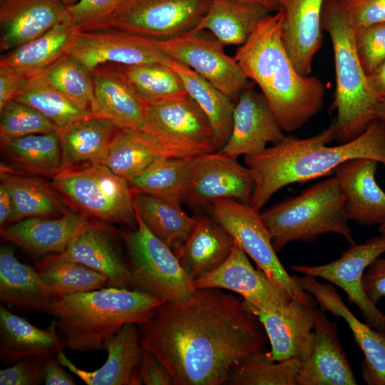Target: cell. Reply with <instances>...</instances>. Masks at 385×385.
Listing matches in <instances>:
<instances>
[{
    "instance_id": "obj_30",
    "label": "cell",
    "mask_w": 385,
    "mask_h": 385,
    "mask_svg": "<svg viewBox=\"0 0 385 385\" xmlns=\"http://www.w3.org/2000/svg\"><path fill=\"white\" fill-rule=\"evenodd\" d=\"M80 30L69 21L3 56L0 65L11 66L29 78L44 73L76 46Z\"/></svg>"
},
{
    "instance_id": "obj_4",
    "label": "cell",
    "mask_w": 385,
    "mask_h": 385,
    "mask_svg": "<svg viewBox=\"0 0 385 385\" xmlns=\"http://www.w3.org/2000/svg\"><path fill=\"white\" fill-rule=\"evenodd\" d=\"M165 302L138 290L108 286L56 297L46 312L56 320L66 348L90 351L103 349L104 341L125 324L147 321Z\"/></svg>"
},
{
    "instance_id": "obj_16",
    "label": "cell",
    "mask_w": 385,
    "mask_h": 385,
    "mask_svg": "<svg viewBox=\"0 0 385 385\" xmlns=\"http://www.w3.org/2000/svg\"><path fill=\"white\" fill-rule=\"evenodd\" d=\"M193 284L196 289L231 291L239 294L247 304L265 310L279 308L292 299L262 270L254 268L247 254L236 245L219 267L195 280Z\"/></svg>"
},
{
    "instance_id": "obj_59",
    "label": "cell",
    "mask_w": 385,
    "mask_h": 385,
    "mask_svg": "<svg viewBox=\"0 0 385 385\" xmlns=\"http://www.w3.org/2000/svg\"><path fill=\"white\" fill-rule=\"evenodd\" d=\"M379 232L381 235H385V222L379 225Z\"/></svg>"
},
{
    "instance_id": "obj_22",
    "label": "cell",
    "mask_w": 385,
    "mask_h": 385,
    "mask_svg": "<svg viewBox=\"0 0 385 385\" xmlns=\"http://www.w3.org/2000/svg\"><path fill=\"white\" fill-rule=\"evenodd\" d=\"M379 162L355 158L334 170L349 220L363 225H380L385 222V191L376 180Z\"/></svg>"
},
{
    "instance_id": "obj_57",
    "label": "cell",
    "mask_w": 385,
    "mask_h": 385,
    "mask_svg": "<svg viewBox=\"0 0 385 385\" xmlns=\"http://www.w3.org/2000/svg\"><path fill=\"white\" fill-rule=\"evenodd\" d=\"M376 119L380 120L385 125V98H381L376 110Z\"/></svg>"
},
{
    "instance_id": "obj_8",
    "label": "cell",
    "mask_w": 385,
    "mask_h": 385,
    "mask_svg": "<svg viewBox=\"0 0 385 385\" xmlns=\"http://www.w3.org/2000/svg\"><path fill=\"white\" fill-rule=\"evenodd\" d=\"M135 217V228L122 233L133 289L166 302L190 297L197 289L174 251L154 235L136 213Z\"/></svg>"
},
{
    "instance_id": "obj_51",
    "label": "cell",
    "mask_w": 385,
    "mask_h": 385,
    "mask_svg": "<svg viewBox=\"0 0 385 385\" xmlns=\"http://www.w3.org/2000/svg\"><path fill=\"white\" fill-rule=\"evenodd\" d=\"M363 286L374 304L385 297V258L379 256L368 266L363 276Z\"/></svg>"
},
{
    "instance_id": "obj_42",
    "label": "cell",
    "mask_w": 385,
    "mask_h": 385,
    "mask_svg": "<svg viewBox=\"0 0 385 385\" xmlns=\"http://www.w3.org/2000/svg\"><path fill=\"white\" fill-rule=\"evenodd\" d=\"M34 267L56 297L99 289L109 284L105 276L88 267L53 255L44 257Z\"/></svg>"
},
{
    "instance_id": "obj_11",
    "label": "cell",
    "mask_w": 385,
    "mask_h": 385,
    "mask_svg": "<svg viewBox=\"0 0 385 385\" xmlns=\"http://www.w3.org/2000/svg\"><path fill=\"white\" fill-rule=\"evenodd\" d=\"M385 252V235L373 237L361 244H353L337 260L321 265H292L289 267L302 275L322 278L335 284L355 304L366 323L385 332V315L365 293L363 276L368 266Z\"/></svg>"
},
{
    "instance_id": "obj_33",
    "label": "cell",
    "mask_w": 385,
    "mask_h": 385,
    "mask_svg": "<svg viewBox=\"0 0 385 385\" xmlns=\"http://www.w3.org/2000/svg\"><path fill=\"white\" fill-rule=\"evenodd\" d=\"M270 11L263 6L238 0H211L194 32L210 31L224 46L242 45L255 24Z\"/></svg>"
},
{
    "instance_id": "obj_26",
    "label": "cell",
    "mask_w": 385,
    "mask_h": 385,
    "mask_svg": "<svg viewBox=\"0 0 385 385\" xmlns=\"http://www.w3.org/2000/svg\"><path fill=\"white\" fill-rule=\"evenodd\" d=\"M283 15L282 38L297 71L309 76L322 41V15L325 0H277Z\"/></svg>"
},
{
    "instance_id": "obj_3",
    "label": "cell",
    "mask_w": 385,
    "mask_h": 385,
    "mask_svg": "<svg viewBox=\"0 0 385 385\" xmlns=\"http://www.w3.org/2000/svg\"><path fill=\"white\" fill-rule=\"evenodd\" d=\"M282 21L279 9L265 16L234 57L245 77L260 88L282 130L291 133L319 112L325 86L319 78L297 71L283 44Z\"/></svg>"
},
{
    "instance_id": "obj_46",
    "label": "cell",
    "mask_w": 385,
    "mask_h": 385,
    "mask_svg": "<svg viewBox=\"0 0 385 385\" xmlns=\"http://www.w3.org/2000/svg\"><path fill=\"white\" fill-rule=\"evenodd\" d=\"M354 32L359 58L366 73L369 74L385 61V22Z\"/></svg>"
},
{
    "instance_id": "obj_27",
    "label": "cell",
    "mask_w": 385,
    "mask_h": 385,
    "mask_svg": "<svg viewBox=\"0 0 385 385\" xmlns=\"http://www.w3.org/2000/svg\"><path fill=\"white\" fill-rule=\"evenodd\" d=\"M195 155L189 150L163 143L139 129H119L99 163L128 180L163 157Z\"/></svg>"
},
{
    "instance_id": "obj_24",
    "label": "cell",
    "mask_w": 385,
    "mask_h": 385,
    "mask_svg": "<svg viewBox=\"0 0 385 385\" xmlns=\"http://www.w3.org/2000/svg\"><path fill=\"white\" fill-rule=\"evenodd\" d=\"M89 222L77 211L56 217L22 219L1 228V235L30 255L48 256L63 252L73 238Z\"/></svg>"
},
{
    "instance_id": "obj_7",
    "label": "cell",
    "mask_w": 385,
    "mask_h": 385,
    "mask_svg": "<svg viewBox=\"0 0 385 385\" xmlns=\"http://www.w3.org/2000/svg\"><path fill=\"white\" fill-rule=\"evenodd\" d=\"M56 190L88 218L133 225L135 194L125 178L100 163L68 168L53 177Z\"/></svg>"
},
{
    "instance_id": "obj_9",
    "label": "cell",
    "mask_w": 385,
    "mask_h": 385,
    "mask_svg": "<svg viewBox=\"0 0 385 385\" xmlns=\"http://www.w3.org/2000/svg\"><path fill=\"white\" fill-rule=\"evenodd\" d=\"M211 0H123L81 31L115 29L158 41L193 31Z\"/></svg>"
},
{
    "instance_id": "obj_37",
    "label": "cell",
    "mask_w": 385,
    "mask_h": 385,
    "mask_svg": "<svg viewBox=\"0 0 385 385\" xmlns=\"http://www.w3.org/2000/svg\"><path fill=\"white\" fill-rule=\"evenodd\" d=\"M135 213L149 230L178 254L197 223L181 203L138 193L134 196Z\"/></svg>"
},
{
    "instance_id": "obj_12",
    "label": "cell",
    "mask_w": 385,
    "mask_h": 385,
    "mask_svg": "<svg viewBox=\"0 0 385 385\" xmlns=\"http://www.w3.org/2000/svg\"><path fill=\"white\" fill-rule=\"evenodd\" d=\"M139 130L196 155L215 151L210 123L188 93L146 103Z\"/></svg>"
},
{
    "instance_id": "obj_34",
    "label": "cell",
    "mask_w": 385,
    "mask_h": 385,
    "mask_svg": "<svg viewBox=\"0 0 385 385\" xmlns=\"http://www.w3.org/2000/svg\"><path fill=\"white\" fill-rule=\"evenodd\" d=\"M1 183L8 188L14 207L12 222L34 217H56L68 211L61 195L43 180L16 173L1 165Z\"/></svg>"
},
{
    "instance_id": "obj_39",
    "label": "cell",
    "mask_w": 385,
    "mask_h": 385,
    "mask_svg": "<svg viewBox=\"0 0 385 385\" xmlns=\"http://www.w3.org/2000/svg\"><path fill=\"white\" fill-rule=\"evenodd\" d=\"M4 155L31 173L55 176L63 170L60 133H34L1 141Z\"/></svg>"
},
{
    "instance_id": "obj_15",
    "label": "cell",
    "mask_w": 385,
    "mask_h": 385,
    "mask_svg": "<svg viewBox=\"0 0 385 385\" xmlns=\"http://www.w3.org/2000/svg\"><path fill=\"white\" fill-rule=\"evenodd\" d=\"M194 161V180L185 202L196 207H210L219 199L249 204L255 179L246 165L220 150L197 155Z\"/></svg>"
},
{
    "instance_id": "obj_58",
    "label": "cell",
    "mask_w": 385,
    "mask_h": 385,
    "mask_svg": "<svg viewBox=\"0 0 385 385\" xmlns=\"http://www.w3.org/2000/svg\"><path fill=\"white\" fill-rule=\"evenodd\" d=\"M78 1V0H61L62 3L66 6V7L74 4Z\"/></svg>"
},
{
    "instance_id": "obj_19",
    "label": "cell",
    "mask_w": 385,
    "mask_h": 385,
    "mask_svg": "<svg viewBox=\"0 0 385 385\" xmlns=\"http://www.w3.org/2000/svg\"><path fill=\"white\" fill-rule=\"evenodd\" d=\"M284 133L265 96L247 84L235 102L231 133L220 151L235 158L255 155L282 140Z\"/></svg>"
},
{
    "instance_id": "obj_21",
    "label": "cell",
    "mask_w": 385,
    "mask_h": 385,
    "mask_svg": "<svg viewBox=\"0 0 385 385\" xmlns=\"http://www.w3.org/2000/svg\"><path fill=\"white\" fill-rule=\"evenodd\" d=\"M108 353L106 362L94 371L78 368L61 351L58 355L60 364L78 376L88 385L141 384L138 367L142 359L143 347L138 325L128 323L103 342Z\"/></svg>"
},
{
    "instance_id": "obj_14",
    "label": "cell",
    "mask_w": 385,
    "mask_h": 385,
    "mask_svg": "<svg viewBox=\"0 0 385 385\" xmlns=\"http://www.w3.org/2000/svg\"><path fill=\"white\" fill-rule=\"evenodd\" d=\"M70 54L91 71L108 63L168 65L170 60L159 41L115 29L80 31Z\"/></svg>"
},
{
    "instance_id": "obj_28",
    "label": "cell",
    "mask_w": 385,
    "mask_h": 385,
    "mask_svg": "<svg viewBox=\"0 0 385 385\" xmlns=\"http://www.w3.org/2000/svg\"><path fill=\"white\" fill-rule=\"evenodd\" d=\"M66 348L56 320L46 329L38 328L4 307H0V356L10 364L29 356H57Z\"/></svg>"
},
{
    "instance_id": "obj_38",
    "label": "cell",
    "mask_w": 385,
    "mask_h": 385,
    "mask_svg": "<svg viewBox=\"0 0 385 385\" xmlns=\"http://www.w3.org/2000/svg\"><path fill=\"white\" fill-rule=\"evenodd\" d=\"M120 128L109 120L91 117L60 133L63 170L81 163H99L115 133Z\"/></svg>"
},
{
    "instance_id": "obj_45",
    "label": "cell",
    "mask_w": 385,
    "mask_h": 385,
    "mask_svg": "<svg viewBox=\"0 0 385 385\" xmlns=\"http://www.w3.org/2000/svg\"><path fill=\"white\" fill-rule=\"evenodd\" d=\"M58 133L56 125L35 108L13 99L0 109V140L34 133Z\"/></svg>"
},
{
    "instance_id": "obj_17",
    "label": "cell",
    "mask_w": 385,
    "mask_h": 385,
    "mask_svg": "<svg viewBox=\"0 0 385 385\" xmlns=\"http://www.w3.org/2000/svg\"><path fill=\"white\" fill-rule=\"evenodd\" d=\"M302 289L309 293L323 311L342 317L351 330L364 359L361 375L369 385H385V332L358 319L343 301L334 286L320 282L309 275L292 276Z\"/></svg>"
},
{
    "instance_id": "obj_13",
    "label": "cell",
    "mask_w": 385,
    "mask_h": 385,
    "mask_svg": "<svg viewBox=\"0 0 385 385\" xmlns=\"http://www.w3.org/2000/svg\"><path fill=\"white\" fill-rule=\"evenodd\" d=\"M159 44L170 58L188 66L232 99H237L248 84L235 57L226 54L216 38L191 31L159 41Z\"/></svg>"
},
{
    "instance_id": "obj_56",
    "label": "cell",
    "mask_w": 385,
    "mask_h": 385,
    "mask_svg": "<svg viewBox=\"0 0 385 385\" xmlns=\"http://www.w3.org/2000/svg\"><path fill=\"white\" fill-rule=\"evenodd\" d=\"M247 2H252L260 4L271 11H276L278 10V1L277 0H238Z\"/></svg>"
},
{
    "instance_id": "obj_1",
    "label": "cell",
    "mask_w": 385,
    "mask_h": 385,
    "mask_svg": "<svg viewBox=\"0 0 385 385\" xmlns=\"http://www.w3.org/2000/svg\"><path fill=\"white\" fill-rule=\"evenodd\" d=\"M143 349L170 373L174 385L227 384L243 359L265 349L266 333L242 297L202 288L165 302L138 324Z\"/></svg>"
},
{
    "instance_id": "obj_50",
    "label": "cell",
    "mask_w": 385,
    "mask_h": 385,
    "mask_svg": "<svg viewBox=\"0 0 385 385\" xmlns=\"http://www.w3.org/2000/svg\"><path fill=\"white\" fill-rule=\"evenodd\" d=\"M138 374L141 384H173L171 376L165 366L153 354L143 348Z\"/></svg>"
},
{
    "instance_id": "obj_18",
    "label": "cell",
    "mask_w": 385,
    "mask_h": 385,
    "mask_svg": "<svg viewBox=\"0 0 385 385\" xmlns=\"http://www.w3.org/2000/svg\"><path fill=\"white\" fill-rule=\"evenodd\" d=\"M247 305L264 328L274 361L295 359L302 362L309 356L314 344L317 307L293 299L285 305L270 310Z\"/></svg>"
},
{
    "instance_id": "obj_5",
    "label": "cell",
    "mask_w": 385,
    "mask_h": 385,
    "mask_svg": "<svg viewBox=\"0 0 385 385\" xmlns=\"http://www.w3.org/2000/svg\"><path fill=\"white\" fill-rule=\"evenodd\" d=\"M322 29L334 51L336 88L332 107L337 112L334 140L339 144L361 135L376 119L380 98L372 90L355 43L354 29L338 0H325Z\"/></svg>"
},
{
    "instance_id": "obj_20",
    "label": "cell",
    "mask_w": 385,
    "mask_h": 385,
    "mask_svg": "<svg viewBox=\"0 0 385 385\" xmlns=\"http://www.w3.org/2000/svg\"><path fill=\"white\" fill-rule=\"evenodd\" d=\"M52 255L82 264L101 273L108 279L110 287L133 289L128 264L113 230L106 225L89 221L63 252Z\"/></svg>"
},
{
    "instance_id": "obj_47",
    "label": "cell",
    "mask_w": 385,
    "mask_h": 385,
    "mask_svg": "<svg viewBox=\"0 0 385 385\" xmlns=\"http://www.w3.org/2000/svg\"><path fill=\"white\" fill-rule=\"evenodd\" d=\"M354 31L385 22V0H338Z\"/></svg>"
},
{
    "instance_id": "obj_10",
    "label": "cell",
    "mask_w": 385,
    "mask_h": 385,
    "mask_svg": "<svg viewBox=\"0 0 385 385\" xmlns=\"http://www.w3.org/2000/svg\"><path fill=\"white\" fill-rule=\"evenodd\" d=\"M212 217L271 279L283 287L293 299L317 307V302L286 271L274 249L270 232L260 211L248 203L219 199L210 206Z\"/></svg>"
},
{
    "instance_id": "obj_32",
    "label": "cell",
    "mask_w": 385,
    "mask_h": 385,
    "mask_svg": "<svg viewBox=\"0 0 385 385\" xmlns=\"http://www.w3.org/2000/svg\"><path fill=\"white\" fill-rule=\"evenodd\" d=\"M56 297L35 267L20 262L12 247L0 250V299L24 308L46 311Z\"/></svg>"
},
{
    "instance_id": "obj_6",
    "label": "cell",
    "mask_w": 385,
    "mask_h": 385,
    "mask_svg": "<svg viewBox=\"0 0 385 385\" xmlns=\"http://www.w3.org/2000/svg\"><path fill=\"white\" fill-rule=\"evenodd\" d=\"M277 253L287 244L314 241L334 233L355 243L344 198L334 176L312 185L298 195L260 211Z\"/></svg>"
},
{
    "instance_id": "obj_44",
    "label": "cell",
    "mask_w": 385,
    "mask_h": 385,
    "mask_svg": "<svg viewBox=\"0 0 385 385\" xmlns=\"http://www.w3.org/2000/svg\"><path fill=\"white\" fill-rule=\"evenodd\" d=\"M43 73L56 88L93 112V73L79 60L71 54L66 55Z\"/></svg>"
},
{
    "instance_id": "obj_36",
    "label": "cell",
    "mask_w": 385,
    "mask_h": 385,
    "mask_svg": "<svg viewBox=\"0 0 385 385\" xmlns=\"http://www.w3.org/2000/svg\"><path fill=\"white\" fill-rule=\"evenodd\" d=\"M168 64L180 76L187 93L208 119L215 151L222 150L231 133L235 102L188 66L171 58Z\"/></svg>"
},
{
    "instance_id": "obj_35",
    "label": "cell",
    "mask_w": 385,
    "mask_h": 385,
    "mask_svg": "<svg viewBox=\"0 0 385 385\" xmlns=\"http://www.w3.org/2000/svg\"><path fill=\"white\" fill-rule=\"evenodd\" d=\"M194 158L163 157L128 180L134 194H147L182 203L193 183Z\"/></svg>"
},
{
    "instance_id": "obj_29",
    "label": "cell",
    "mask_w": 385,
    "mask_h": 385,
    "mask_svg": "<svg viewBox=\"0 0 385 385\" xmlns=\"http://www.w3.org/2000/svg\"><path fill=\"white\" fill-rule=\"evenodd\" d=\"M197 223L176 255L190 279L205 276L231 254L235 242L212 216L197 217Z\"/></svg>"
},
{
    "instance_id": "obj_41",
    "label": "cell",
    "mask_w": 385,
    "mask_h": 385,
    "mask_svg": "<svg viewBox=\"0 0 385 385\" xmlns=\"http://www.w3.org/2000/svg\"><path fill=\"white\" fill-rule=\"evenodd\" d=\"M40 111L60 133L72 125L95 116L91 109L56 88L43 73L30 78L14 98Z\"/></svg>"
},
{
    "instance_id": "obj_49",
    "label": "cell",
    "mask_w": 385,
    "mask_h": 385,
    "mask_svg": "<svg viewBox=\"0 0 385 385\" xmlns=\"http://www.w3.org/2000/svg\"><path fill=\"white\" fill-rule=\"evenodd\" d=\"M123 0H78L67 6L69 21L81 29L115 9Z\"/></svg>"
},
{
    "instance_id": "obj_25",
    "label": "cell",
    "mask_w": 385,
    "mask_h": 385,
    "mask_svg": "<svg viewBox=\"0 0 385 385\" xmlns=\"http://www.w3.org/2000/svg\"><path fill=\"white\" fill-rule=\"evenodd\" d=\"M68 21L61 0H0V49L10 51Z\"/></svg>"
},
{
    "instance_id": "obj_54",
    "label": "cell",
    "mask_w": 385,
    "mask_h": 385,
    "mask_svg": "<svg viewBox=\"0 0 385 385\" xmlns=\"http://www.w3.org/2000/svg\"><path fill=\"white\" fill-rule=\"evenodd\" d=\"M14 213L13 202L10 192L6 186L0 183V226L4 227L12 222Z\"/></svg>"
},
{
    "instance_id": "obj_52",
    "label": "cell",
    "mask_w": 385,
    "mask_h": 385,
    "mask_svg": "<svg viewBox=\"0 0 385 385\" xmlns=\"http://www.w3.org/2000/svg\"><path fill=\"white\" fill-rule=\"evenodd\" d=\"M29 79L11 66L0 65V109L16 98Z\"/></svg>"
},
{
    "instance_id": "obj_53",
    "label": "cell",
    "mask_w": 385,
    "mask_h": 385,
    "mask_svg": "<svg viewBox=\"0 0 385 385\" xmlns=\"http://www.w3.org/2000/svg\"><path fill=\"white\" fill-rule=\"evenodd\" d=\"M46 385H74V379L63 368L57 356L46 358L43 370Z\"/></svg>"
},
{
    "instance_id": "obj_48",
    "label": "cell",
    "mask_w": 385,
    "mask_h": 385,
    "mask_svg": "<svg viewBox=\"0 0 385 385\" xmlns=\"http://www.w3.org/2000/svg\"><path fill=\"white\" fill-rule=\"evenodd\" d=\"M46 358L25 357L11 366L0 371L1 385H37L43 382V370Z\"/></svg>"
},
{
    "instance_id": "obj_55",
    "label": "cell",
    "mask_w": 385,
    "mask_h": 385,
    "mask_svg": "<svg viewBox=\"0 0 385 385\" xmlns=\"http://www.w3.org/2000/svg\"><path fill=\"white\" fill-rule=\"evenodd\" d=\"M367 78L375 94L380 99L385 98V61L367 74Z\"/></svg>"
},
{
    "instance_id": "obj_23",
    "label": "cell",
    "mask_w": 385,
    "mask_h": 385,
    "mask_svg": "<svg viewBox=\"0 0 385 385\" xmlns=\"http://www.w3.org/2000/svg\"><path fill=\"white\" fill-rule=\"evenodd\" d=\"M356 384L354 374L339 339L337 324L317 307L313 349L300 364L297 385Z\"/></svg>"
},
{
    "instance_id": "obj_31",
    "label": "cell",
    "mask_w": 385,
    "mask_h": 385,
    "mask_svg": "<svg viewBox=\"0 0 385 385\" xmlns=\"http://www.w3.org/2000/svg\"><path fill=\"white\" fill-rule=\"evenodd\" d=\"M92 73L94 115L111 120L120 129H139L146 103L117 75L101 67Z\"/></svg>"
},
{
    "instance_id": "obj_40",
    "label": "cell",
    "mask_w": 385,
    "mask_h": 385,
    "mask_svg": "<svg viewBox=\"0 0 385 385\" xmlns=\"http://www.w3.org/2000/svg\"><path fill=\"white\" fill-rule=\"evenodd\" d=\"M98 67L119 76L145 103L187 93L180 76L169 65L127 66L108 63Z\"/></svg>"
},
{
    "instance_id": "obj_2",
    "label": "cell",
    "mask_w": 385,
    "mask_h": 385,
    "mask_svg": "<svg viewBox=\"0 0 385 385\" xmlns=\"http://www.w3.org/2000/svg\"><path fill=\"white\" fill-rule=\"evenodd\" d=\"M334 125L307 138L285 136L263 151L245 156L255 179L249 205L261 211L271 197L288 185L304 183L329 174L342 163L355 158L374 159L385 166V125L373 120L358 137L336 146Z\"/></svg>"
},
{
    "instance_id": "obj_43",
    "label": "cell",
    "mask_w": 385,
    "mask_h": 385,
    "mask_svg": "<svg viewBox=\"0 0 385 385\" xmlns=\"http://www.w3.org/2000/svg\"><path fill=\"white\" fill-rule=\"evenodd\" d=\"M301 362L295 359L275 361L263 349L247 356L232 370L228 384L297 385Z\"/></svg>"
}]
</instances>
